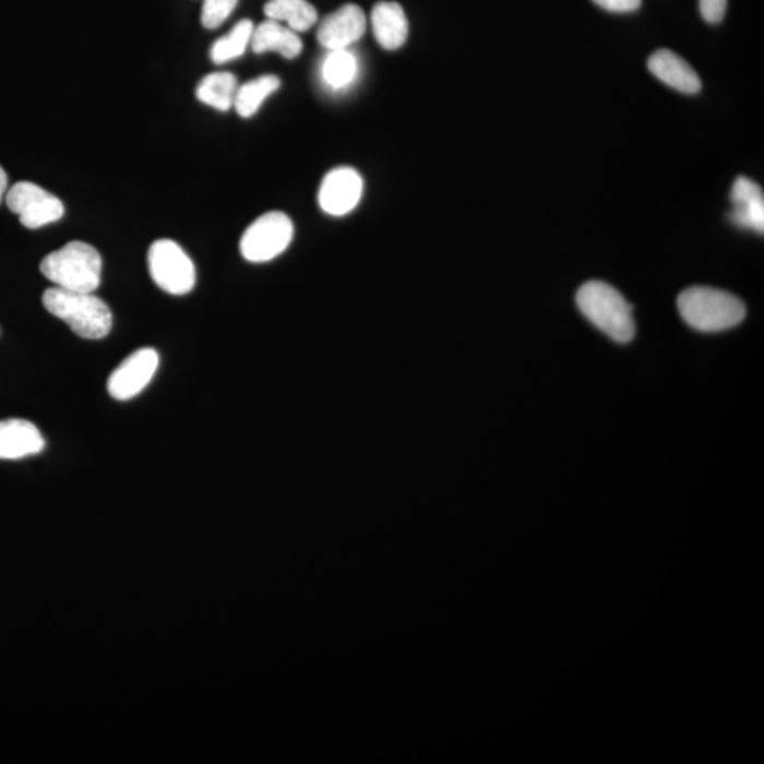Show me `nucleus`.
<instances>
[{"instance_id":"10","label":"nucleus","mask_w":764,"mask_h":764,"mask_svg":"<svg viewBox=\"0 0 764 764\" xmlns=\"http://www.w3.org/2000/svg\"><path fill=\"white\" fill-rule=\"evenodd\" d=\"M366 28L362 9L355 3L344 4L320 23L318 40L329 51L346 50L365 36Z\"/></svg>"},{"instance_id":"19","label":"nucleus","mask_w":764,"mask_h":764,"mask_svg":"<svg viewBox=\"0 0 764 764\" xmlns=\"http://www.w3.org/2000/svg\"><path fill=\"white\" fill-rule=\"evenodd\" d=\"M358 75V59L350 49L332 50L324 57L322 64V79L324 84L333 91H342L350 87Z\"/></svg>"},{"instance_id":"6","label":"nucleus","mask_w":764,"mask_h":764,"mask_svg":"<svg viewBox=\"0 0 764 764\" xmlns=\"http://www.w3.org/2000/svg\"><path fill=\"white\" fill-rule=\"evenodd\" d=\"M151 278L169 295H188L195 286V266L178 242L157 240L147 252Z\"/></svg>"},{"instance_id":"3","label":"nucleus","mask_w":764,"mask_h":764,"mask_svg":"<svg viewBox=\"0 0 764 764\" xmlns=\"http://www.w3.org/2000/svg\"><path fill=\"white\" fill-rule=\"evenodd\" d=\"M40 271L57 288L94 294L102 285L103 258L89 243L71 241L47 255Z\"/></svg>"},{"instance_id":"21","label":"nucleus","mask_w":764,"mask_h":764,"mask_svg":"<svg viewBox=\"0 0 764 764\" xmlns=\"http://www.w3.org/2000/svg\"><path fill=\"white\" fill-rule=\"evenodd\" d=\"M238 0H204L202 23L205 28H217L236 11Z\"/></svg>"},{"instance_id":"12","label":"nucleus","mask_w":764,"mask_h":764,"mask_svg":"<svg viewBox=\"0 0 764 764\" xmlns=\"http://www.w3.org/2000/svg\"><path fill=\"white\" fill-rule=\"evenodd\" d=\"M45 438L35 423L25 419L0 420V458L17 461L43 452Z\"/></svg>"},{"instance_id":"1","label":"nucleus","mask_w":764,"mask_h":764,"mask_svg":"<svg viewBox=\"0 0 764 764\" xmlns=\"http://www.w3.org/2000/svg\"><path fill=\"white\" fill-rule=\"evenodd\" d=\"M43 305L47 312L63 320L81 338L99 341L111 333V309L94 294L74 293L56 286L43 295Z\"/></svg>"},{"instance_id":"7","label":"nucleus","mask_w":764,"mask_h":764,"mask_svg":"<svg viewBox=\"0 0 764 764\" xmlns=\"http://www.w3.org/2000/svg\"><path fill=\"white\" fill-rule=\"evenodd\" d=\"M7 204L23 227L37 229L64 217L63 202L32 181H19L7 193Z\"/></svg>"},{"instance_id":"14","label":"nucleus","mask_w":764,"mask_h":764,"mask_svg":"<svg viewBox=\"0 0 764 764\" xmlns=\"http://www.w3.org/2000/svg\"><path fill=\"white\" fill-rule=\"evenodd\" d=\"M371 27L382 49H401L408 38V19L403 7L396 2H379L372 8Z\"/></svg>"},{"instance_id":"24","label":"nucleus","mask_w":764,"mask_h":764,"mask_svg":"<svg viewBox=\"0 0 764 764\" xmlns=\"http://www.w3.org/2000/svg\"><path fill=\"white\" fill-rule=\"evenodd\" d=\"M9 186V180H8V175L7 171L2 169V166H0V204H2L3 199L7 198L8 193V188Z\"/></svg>"},{"instance_id":"15","label":"nucleus","mask_w":764,"mask_h":764,"mask_svg":"<svg viewBox=\"0 0 764 764\" xmlns=\"http://www.w3.org/2000/svg\"><path fill=\"white\" fill-rule=\"evenodd\" d=\"M251 49L256 55L267 51L278 52L286 60H294L303 50V43L293 28L276 21L262 22L254 27L251 38Z\"/></svg>"},{"instance_id":"23","label":"nucleus","mask_w":764,"mask_h":764,"mask_svg":"<svg viewBox=\"0 0 764 764\" xmlns=\"http://www.w3.org/2000/svg\"><path fill=\"white\" fill-rule=\"evenodd\" d=\"M598 7L614 13H630L642 7V0H594Z\"/></svg>"},{"instance_id":"8","label":"nucleus","mask_w":764,"mask_h":764,"mask_svg":"<svg viewBox=\"0 0 764 764\" xmlns=\"http://www.w3.org/2000/svg\"><path fill=\"white\" fill-rule=\"evenodd\" d=\"M159 355L155 348H140L126 358L108 379V393L117 401H129L140 395L151 384L157 369Z\"/></svg>"},{"instance_id":"4","label":"nucleus","mask_w":764,"mask_h":764,"mask_svg":"<svg viewBox=\"0 0 764 764\" xmlns=\"http://www.w3.org/2000/svg\"><path fill=\"white\" fill-rule=\"evenodd\" d=\"M678 310L688 326L700 332L728 331L747 317V306L737 296L706 286L685 289L678 298Z\"/></svg>"},{"instance_id":"18","label":"nucleus","mask_w":764,"mask_h":764,"mask_svg":"<svg viewBox=\"0 0 764 764\" xmlns=\"http://www.w3.org/2000/svg\"><path fill=\"white\" fill-rule=\"evenodd\" d=\"M280 88V80L274 74L258 76L240 85L237 89L234 108L241 118H251L260 111L261 105Z\"/></svg>"},{"instance_id":"16","label":"nucleus","mask_w":764,"mask_h":764,"mask_svg":"<svg viewBox=\"0 0 764 764\" xmlns=\"http://www.w3.org/2000/svg\"><path fill=\"white\" fill-rule=\"evenodd\" d=\"M264 13L271 21L285 22L296 33L308 32L318 22V11L308 0H270Z\"/></svg>"},{"instance_id":"11","label":"nucleus","mask_w":764,"mask_h":764,"mask_svg":"<svg viewBox=\"0 0 764 764\" xmlns=\"http://www.w3.org/2000/svg\"><path fill=\"white\" fill-rule=\"evenodd\" d=\"M730 202L733 207L729 218L735 226L763 234L764 198L763 190L756 181L740 176L730 191Z\"/></svg>"},{"instance_id":"20","label":"nucleus","mask_w":764,"mask_h":764,"mask_svg":"<svg viewBox=\"0 0 764 764\" xmlns=\"http://www.w3.org/2000/svg\"><path fill=\"white\" fill-rule=\"evenodd\" d=\"M254 23L250 19H243L231 28L228 35L219 37L210 50V57L216 64H226L228 61L240 59L246 55L248 46H251Z\"/></svg>"},{"instance_id":"5","label":"nucleus","mask_w":764,"mask_h":764,"mask_svg":"<svg viewBox=\"0 0 764 764\" xmlns=\"http://www.w3.org/2000/svg\"><path fill=\"white\" fill-rule=\"evenodd\" d=\"M294 223L285 213L270 212L242 234L240 251L251 264H265L284 254L294 240Z\"/></svg>"},{"instance_id":"2","label":"nucleus","mask_w":764,"mask_h":764,"mask_svg":"<svg viewBox=\"0 0 764 764\" xmlns=\"http://www.w3.org/2000/svg\"><path fill=\"white\" fill-rule=\"evenodd\" d=\"M576 303L585 318L608 334L611 341L629 343L636 334L633 306L613 286L601 280H589L576 294Z\"/></svg>"},{"instance_id":"22","label":"nucleus","mask_w":764,"mask_h":764,"mask_svg":"<svg viewBox=\"0 0 764 764\" xmlns=\"http://www.w3.org/2000/svg\"><path fill=\"white\" fill-rule=\"evenodd\" d=\"M728 0H700V11L706 22L719 23L725 17Z\"/></svg>"},{"instance_id":"17","label":"nucleus","mask_w":764,"mask_h":764,"mask_svg":"<svg viewBox=\"0 0 764 764\" xmlns=\"http://www.w3.org/2000/svg\"><path fill=\"white\" fill-rule=\"evenodd\" d=\"M238 89L237 76L226 71L212 73L204 76L198 89L195 97L200 103L208 105L217 111L227 112L234 108V99Z\"/></svg>"},{"instance_id":"13","label":"nucleus","mask_w":764,"mask_h":764,"mask_svg":"<svg viewBox=\"0 0 764 764\" xmlns=\"http://www.w3.org/2000/svg\"><path fill=\"white\" fill-rule=\"evenodd\" d=\"M648 70L668 87L684 94H699L701 80L696 71L675 51L661 49L648 59Z\"/></svg>"},{"instance_id":"9","label":"nucleus","mask_w":764,"mask_h":764,"mask_svg":"<svg viewBox=\"0 0 764 764\" xmlns=\"http://www.w3.org/2000/svg\"><path fill=\"white\" fill-rule=\"evenodd\" d=\"M365 181L351 167H337L329 171L320 184L319 205L324 213L333 217L350 214L361 202Z\"/></svg>"}]
</instances>
